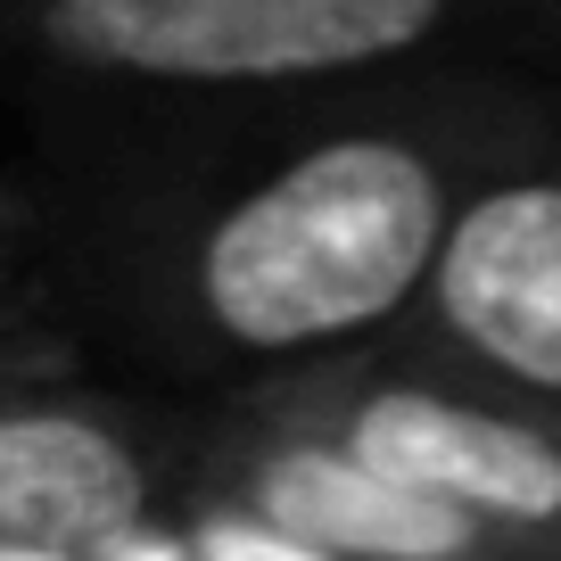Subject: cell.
I'll return each mask as SVG.
<instances>
[{
    "mask_svg": "<svg viewBox=\"0 0 561 561\" xmlns=\"http://www.w3.org/2000/svg\"><path fill=\"white\" fill-rule=\"evenodd\" d=\"M404 322L561 404V107L462 191Z\"/></svg>",
    "mask_w": 561,
    "mask_h": 561,
    "instance_id": "cell-6",
    "label": "cell"
},
{
    "mask_svg": "<svg viewBox=\"0 0 561 561\" xmlns=\"http://www.w3.org/2000/svg\"><path fill=\"white\" fill-rule=\"evenodd\" d=\"M224 397L322 430L355 462L471 512L504 561H561V404L479 371L413 322Z\"/></svg>",
    "mask_w": 561,
    "mask_h": 561,
    "instance_id": "cell-3",
    "label": "cell"
},
{
    "mask_svg": "<svg viewBox=\"0 0 561 561\" xmlns=\"http://www.w3.org/2000/svg\"><path fill=\"white\" fill-rule=\"evenodd\" d=\"M25 240H50V198H42L34 165H9L0 158V248H25Z\"/></svg>",
    "mask_w": 561,
    "mask_h": 561,
    "instance_id": "cell-8",
    "label": "cell"
},
{
    "mask_svg": "<svg viewBox=\"0 0 561 561\" xmlns=\"http://www.w3.org/2000/svg\"><path fill=\"white\" fill-rule=\"evenodd\" d=\"M561 0H0V116L34 140L413 58H545Z\"/></svg>",
    "mask_w": 561,
    "mask_h": 561,
    "instance_id": "cell-2",
    "label": "cell"
},
{
    "mask_svg": "<svg viewBox=\"0 0 561 561\" xmlns=\"http://www.w3.org/2000/svg\"><path fill=\"white\" fill-rule=\"evenodd\" d=\"M198 413L182 388H100L75 371L0 380V561H182Z\"/></svg>",
    "mask_w": 561,
    "mask_h": 561,
    "instance_id": "cell-4",
    "label": "cell"
},
{
    "mask_svg": "<svg viewBox=\"0 0 561 561\" xmlns=\"http://www.w3.org/2000/svg\"><path fill=\"white\" fill-rule=\"evenodd\" d=\"M553 107L512 58H413L58 133L25 165L91 355L224 397L397 331L462 191Z\"/></svg>",
    "mask_w": 561,
    "mask_h": 561,
    "instance_id": "cell-1",
    "label": "cell"
},
{
    "mask_svg": "<svg viewBox=\"0 0 561 561\" xmlns=\"http://www.w3.org/2000/svg\"><path fill=\"white\" fill-rule=\"evenodd\" d=\"M91 364V339L75 322L67 289H58L50 240L0 248V380L18 371H75Z\"/></svg>",
    "mask_w": 561,
    "mask_h": 561,
    "instance_id": "cell-7",
    "label": "cell"
},
{
    "mask_svg": "<svg viewBox=\"0 0 561 561\" xmlns=\"http://www.w3.org/2000/svg\"><path fill=\"white\" fill-rule=\"evenodd\" d=\"M273 553V561H504L495 528L404 479L355 462L322 430L264 413L248 397H207L198 413L182 561Z\"/></svg>",
    "mask_w": 561,
    "mask_h": 561,
    "instance_id": "cell-5",
    "label": "cell"
}]
</instances>
